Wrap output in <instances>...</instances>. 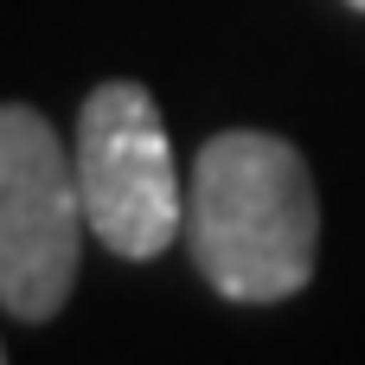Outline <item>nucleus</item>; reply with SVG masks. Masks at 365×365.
<instances>
[{
    "label": "nucleus",
    "instance_id": "7ed1b4c3",
    "mask_svg": "<svg viewBox=\"0 0 365 365\" xmlns=\"http://www.w3.org/2000/svg\"><path fill=\"white\" fill-rule=\"evenodd\" d=\"M83 237L90 218L58 128L26 103H0V308L51 321L71 302Z\"/></svg>",
    "mask_w": 365,
    "mask_h": 365
},
{
    "label": "nucleus",
    "instance_id": "39448f33",
    "mask_svg": "<svg viewBox=\"0 0 365 365\" xmlns=\"http://www.w3.org/2000/svg\"><path fill=\"white\" fill-rule=\"evenodd\" d=\"M0 359H6V346H0Z\"/></svg>",
    "mask_w": 365,
    "mask_h": 365
},
{
    "label": "nucleus",
    "instance_id": "f257e3e1",
    "mask_svg": "<svg viewBox=\"0 0 365 365\" xmlns=\"http://www.w3.org/2000/svg\"><path fill=\"white\" fill-rule=\"evenodd\" d=\"M186 250L225 302H289L321 257V192L295 141L225 128L186 186Z\"/></svg>",
    "mask_w": 365,
    "mask_h": 365
},
{
    "label": "nucleus",
    "instance_id": "20e7f679",
    "mask_svg": "<svg viewBox=\"0 0 365 365\" xmlns=\"http://www.w3.org/2000/svg\"><path fill=\"white\" fill-rule=\"evenodd\" d=\"M346 6H359V13H365V0H346Z\"/></svg>",
    "mask_w": 365,
    "mask_h": 365
},
{
    "label": "nucleus",
    "instance_id": "f03ea898",
    "mask_svg": "<svg viewBox=\"0 0 365 365\" xmlns=\"http://www.w3.org/2000/svg\"><path fill=\"white\" fill-rule=\"evenodd\" d=\"M71 167L90 237L109 244L115 257L148 263L173 237H186V186L173 173V135L141 83L109 77L83 96Z\"/></svg>",
    "mask_w": 365,
    "mask_h": 365
}]
</instances>
